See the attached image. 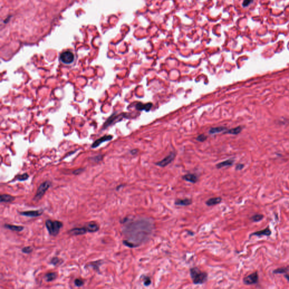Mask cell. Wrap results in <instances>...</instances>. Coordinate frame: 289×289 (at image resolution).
I'll use <instances>...</instances> for the list:
<instances>
[{"label": "cell", "mask_w": 289, "mask_h": 289, "mask_svg": "<svg viewBox=\"0 0 289 289\" xmlns=\"http://www.w3.org/2000/svg\"><path fill=\"white\" fill-rule=\"evenodd\" d=\"M222 201L221 197H213L210 198L205 202V205L208 206H213L220 204Z\"/></svg>", "instance_id": "16"}, {"label": "cell", "mask_w": 289, "mask_h": 289, "mask_svg": "<svg viewBox=\"0 0 289 289\" xmlns=\"http://www.w3.org/2000/svg\"><path fill=\"white\" fill-rule=\"evenodd\" d=\"M84 169H81V168H80V169H77V170H75V171H74L73 172V174H74V175H79V174H81V173H82V172H83L84 171Z\"/></svg>", "instance_id": "35"}, {"label": "cell", "mask_w": 289, "mask_h": 289, "mask_svg": "<svg viewBox=\"0 0 289 289\" xmlns=\"http://www.w3.org/2000/svg\"><path fill=\"white\" fill-rule=\"evenodd\" d=\"M242 131V128L241 127H237L234 128H232L230 130H228L227 132H225V133H228L231 135H237L239 133Z\"/></svg>", "instance_id": "24"}, {"label": "cell", "mask_w": 289, "mask_h": 289, "mask_svg": "<svg viewBox=\"0 0 289 289\" xmlns=\"http://www.w3.org/2000/svg\"><path fill=\"white\" fill-rule=\"evenodd\" d=\"M122 186H123V185H120V186H118V187L116 188V189H117V190H119V189H120V188H122Z\"/></svg>", "instance_id": "39"}, {"label": "cell", "mask_w": 289, "mask_h": 289, "mask_svg": "<svg viewBox=\"0 0 289 289\" xmlns=\"http://www.w3.org/2000/svg\"><path fill=\"white\" fill-rule=\"evenodd\" d=\"M191 278L194 284L202 285L205 283L208 279V274L201 271L197 267H193L190 269Z\"/></svg>", "instance_id": "2"}, {"label": "cell", "mask_w": 289, "mask_h": 289, "mask_svg": "<svg viewBox=\"0 0 289 289\" xmlns=\"http://www.w3.org/2000/svg\"><path fill=\"white\" fill-rule=\"evenodd\" d=\"M42 213H43L42 210H35V211H27L21 212H20V214L27 217H35L41 215Z\"/></svg>", "instance_id": "9"}, {"label": "cell", "mask_w": 289, "mask_h": 289, "mask_svg": "<svg viewBox=\"0 0 289 289\" xmlns=\"http://www.w3.org/2000/svg\"><path fill=\"white\" fill-rule=\"evenodd\" d=\"M88 232V230L86 227L82 228H75L72 229L69 231V233L73 236H79L83 235Z\"/></svg>", "instance_id": "12"}, {"label": "cell", "mask_w": 289, "mask_h": 289, "mask_svg": "<svg viewBox=\"0 0 289 289\" xmlns=\"http://www.w3.org/2000/svg\"><path fill=\"white\" fill-rule=\"evenodd\" d=\"M74 283H75V285H76V286H77V287H81V286H82L84 285V281L82 280H80V279H79V278L76 279L75 280Z\"/></svg>", "instance_id": "33"}, {"label": "cell", "mask_w": 289, "mask_h": 289, "mask_svg": "<svg viewBox=\"0 0 289 289\" xmlns=\"http://www.w3.org/2000/svg\"><path fill=\"white\" fill-rule=\"evenodd\" d=\"M289 271V266L287 267H282V268H279L276 269H274L273 271V273L274 274H283L288 272Z\"/></svg>", "instance_id": "23"}, {"label": "cell", "mask_w": 289, "mask_h": 289, "mask_svg": "<svg viewBox=\"0 0 289 289\" xmlns=\"http://www.w3.org/2000/svg\"><path fill=\"white\" fill-rule=\"evenodd\" d=\"M244 167V165L243 164H238L236 166V170H241Z\"/></svg>", "instance_id": "36"}, {"label": "cell", "mask_w": 289, "mask_h": 289, "mask_svg": "<svg viewBox=\"0 0 289 289\" xmlns=\"http://www.w3.org/2000/svg\"><path fill=\"white\" fill-rule=\"evenodd\" d=\"M50 185H51V183L49 181H46L45 182L42 183L38 187L36 194L34 197V199L35 200H38L41 199L44 195L45 193L49 188Z\"/></svg>", "instance_id": "4"}, {"label": "cell", "mask_w": 289, "mask_h": 289, "mask_svg": "<svg viewBox=\"0 0 289 289\" xmlns=\"http://www.w3.org/2000/svg\"><path fill=\"white\" fill-rule=\"evenodd\" d=\"M62 263V261L61 260V259H59L57 257H54L50 261V264L53 265L54 266H57L58 265H59V264H61Z\"/></svg>", "instance_id": "27"}, {"label": "cell", "mask_w": 289, "mask_h": 289, "mask_svg": "<svg viewBox=\"0 0 289 289\" xmlns=\"http://www.w3.org/2000/svg\"><path fill=\"white\" fill-rule=\"evenodd\" d=\"M284 276H285V277L289 281V274H285Z\"/></svg>", "instance_id": "38"}, {"label": "cell", "mask_w": 289, "mask_h": 289, "mask_svg": "<svg viewBox=\"0 0 289 289\" xmlns=\"http://www.w3.org/2000/svg\"><path fill=\"white\" fill-rule=\"evenodd\" d=\"M252 2H253V0H244V2L242 3V5L244 7H247Z\"/></svg>", "instance_id": "34"}, {"label": "cell", "mask_w": 289, "mask_h": 289, "mask_svg": "<svg viewBox=\"0 0 289 289\" xmlns=\"http://www.w3.org/2000/svg\"><path fill=\"white\" fill-rule=\"evenodd\" d=\"M234 162V160L233 159H230L225 160L224 162H220L218 164H216V167L218 169H220L221 168L225 167H229L232 166Z\"/></svg>", "instance_id": "17"}, {"label": "cell", "mask_w": 289, "mask_h": 289, "mask_svg": "<svg viewBox=\"0 0 289 289\" xmlns=\"http://www.w3.org/2000/svg\"><path fill=\"white\" fill-rule=\"evenodd\" d=\"M121 116V115H116L113 114L107 120L106 123L104 124V128H106L107 127H108L109 125H110L112 123H113L115 121H116L120 116Z\"/></svg>", "instance_id": "18"}, {"label": "cell", "mask_w": 289, "mask_h": 289, "mask_svg": "<svg viewBox=\"0 0 289 289\" xmlns=\"http://www.w3.org/2000/svg\"><path fill=\"white\" fill-rule=\"evenodd\" d=\"M29 177V176L27 174V173H25L23 175H19L18 176V180L19 181H25L26 180H27Z\"/></svg>", "instance_id": "30"}, {"label": "cell", "mask_w": 289, "mask_h": 289, "mask_svg": "<svg viewBox=\"0 0 289 289\" xmlns=\"http://www.w3.org/2000/svg\"><path fill=\"white\" fill-rule=\"evenodd\" d=\"M152 103H147L146 104H144L141 102H138L137 103V105H136V108L138 111H143L145 110L146 111H149L150 109L152 107Z\"/></svg>", "instance_id": "14"}, {"label": "cell", "mask_w": 289, "mask_h": 289, "mask_svg": "<svg viewBox=\"0 0 289 289\" xmlns=\"http://www.w3.org/2000/svg\"><path fill=\"white\" fill-rule=\"evenodd\" d=\"M45 225L50 235L56 236L59 233L60 229L63 227V224L59 221H46Z\"/></svg>", "instance_id": "3"}, {"label": "cell", "mask_w": 289, "mask_h": 289, "mask_svg": "<svg viewBox=\"0 0 289 289\" xmlns=\"http://www.w3.org/2000/svg\"><path fill=\"white\" fill-rule=\"evenodd\" d=\"M183 180L189 182V183H195L198 181V176L194 174H188L183 175L182 177Z\"/></svg>", "instance_id": "10"}, {"label": "cell", "mask_w": 289, "mask_h": 289, "mask_svg": "<svg viewBox=\"0 0 289 289\" xmlns=\"http://www.w3.org/2000/svg\"><path fill=\"white\" fill-rule=\"evenodd\" d=\"M175 157H176V152H172L166 157H165L163 159L156 163L155 164L160 167H165L174 160Z\"/></svg>", "instance_id": "5"}, {"label": "cell", "mask_w": 289, "mask_h": 289, "mask_svg": "<svg viewBox=\"0 0 289 289\" xmlns=\"http://www.w3.org/2000/svg\"><path fill=\"white\" fill-rule=\"evenodd\" d=\"M123 244L125 246H127V247H128L130 248H135V247H137V245H136L135 244H133V243H132L131 242H130L128 240H124L123 241Z\"/></svg>", "instance_id": "28"}, {"label": "cell", "mask_w": 289, "mask_h": 289, "mask_svg": "<svg viewBox=\"0 0 289 289\" xmlns=\"http://www.w3.org/2000/svg\"><path fill=\"white\" fill-rule=\"evenodd\" d=\"M193 200L191 199L185 198L183 199H177L175 201V205L178 206H188L192 204Z\"/></svg>", "instance_id": "13"}, {"label": "cell", "mask_w": 289, "mask_h": 289, "mask_svg": "<svg viewBox=\"0 0 289 289\" xmlns=\"http://www.w3.org/2000/svg\"><path fill=\"white\" fill-rule=\"evenodd\" d=\"M244 283L246 285H254L258 283L259 275L258 272H255L245 277L243 280Z\"/></svg>", "instance_id": "6"}, {"label": "cell", "mask_w": 289, "mask_h": 289, "mask_svg": "<svg viewBox=\"0 0 289 289\" xmlns=\"http://www.w3.org/2000/svg\"><path fill=\"white\" fill-rule=\"evenodd\" d=\"M74 55L70 51H66L61 54L60 56L61 61L64 64H71L74 61Z\"/></svg>", "instance_id": "7"}, {"label": "cell", "mask_w": 289, "mask_h": 289, "mask_svg": "<svg viewBox=\"0 0 289 289\" xmlns=\"http://www.w3.org/2000/svg\"><path fill=\"white\" fill-rule=\"evenodd\" d=\"M15 200V197L8 194H2L1 195V202L10 203Z\"/></svg>", "instance_id": "19"}, {"label": "cell", "mask_w": 289, "mask_h": 289, "mask_svg": "<svg viewBox=\"0 0 289 289\" xmlns=\"http://www.w3.org/2000/svg\"><path fill=\"white\" fill-rule=\"evenodd\" d=\"M207 137L205 136L204 134H202V135H199L198 137H197L196 140L199 142H204L205 140H207Z\"/></svg>", "instance_id": "32"}, {"label": "cell", "mask_w": 289, "mask_h": 289, "mask_svg": "<svg viewBox=\"0 0 289 289\" xmlns=\"http://www.w3.org/2000/svg\"><path fill=\"white\" fill-rule=\"evenodd\" d=\"M4 227L14 232H21L24 229V227L22 226H18L11 224H5L4 225Z\"/></svg>", "instance_id": "20"}, {"label": "cell", "mask_w": 289, "mask_h": 289, "mask_svg": "<svg viewBox=\"0 0 289 289\" xmlns=\"http://www.w3.org/2000/svg\"><path fill=\"white\" fill-rule=\"evenodd\" d=\"M113 139V136L111 135H105L103 137H101L99 139L97 140L96 141L91 145L92 148H96L98 147L99 145L104 142H106L108 141H110Z\"/></svg>", "instance_id": "8"}, {"label": "cell", "mask_w": 289, "mask_h": 289, "mask_svg": "<svg viewBox=\"0 0 289 289\" xmlns=\"http://www.w3.org/2000/svg\"><path fill=\"white\" fill-rule=\"evenodd\" d=\"M188 233H189V234H190V235H191V236H193V234H194V233H193V232H190V231H188Z\"/></svg>", "instance_id": "40"}, {"label": "cell", "mask_w": 289, "mask_h": 289, "mask_svg": "<svg viewBox=\"0 0 289 289\" xmlns=\"http://www.w3.org/2000/svg\"><path fill=\"white\" fill-rule=\"evenodd\" d=\"M144 221H138L131 223L126 225L123 229L124 233L129 238V241L135 244L138 247L143 242L146 241L147 239L151 235L152 232V223L150 221H148L147 223L142 226Z\"/></svg>", "instance_id": "1"}, {"label": "cell", "mask_w": 289, "mask_h": 289, "mask_svg": "<svg viewBox=\"0 0 289 289\" xmlns=\"http://www.w3.org/2000/svg\"><path fill=\"white\" fill-rule=\"evenodd\" d=\"M226 130V128L224 127H213L211 128L210 130H209V133L210 134H215L217 133H220L224 130Z\"/></svg>", "instance_id": "22"}, {"label": "cell", "mask_w": 289, "mask_h": 289, "mask_svg": "<svg viewBox=\"0 0 289 289\" xmlns=\"http://www.w3.org/2000/svg\"><path fill=\"white\" fill-rule=\"evenodd\" d=\"M85 227L88 230V232H91V233L96 232L99 230V229L98 225L93 221L89 222Z\"/></svg>", "instance_id": "15"}, {"label": "cell", "mask_w": 289, "mask_h": 289, "mask_svg": "<svg viewBox=\"0 0 289 289\" xmlns=\"http://www.w3.org/2000/svg\"><path fill=\"white\" fill-rule=\"evenodd\" d=\"M272 234V232L270 230L269 227H268L264 229L263 230H261L260 231L255 232L254 233H251L250 236V237L251 236H258V237H262V236H270Z\"/></svg>", "instance_id": "11"}, {"label": "cell", "mask_w": 289, "mask_h": 289, "mask_svg": "<svg viewBox=\"0 0 289 289\" xmlns=\"http://www.w3.org/2000/svg\"><path fill=\"white\" fill-rule=\"evenodd\" d=\"M102 264V262L101 260H98L96 261H94L91 263H90V266L92 267L94 269L97 271V272H99V266Z\"/></svg>", "instance_id": "25"}, {"label": "cell", "mask_w": 289, "mask_h": 289, "mask_svg": "<svg viewBox=\"0 0 289 289\" xmlns=\"http://www.w3.org/2000/svg\"><path fill=\"white\" fill-rule=\"evenodd\" d=\"M137 152H138V150H137V149H135V150H132V151L130 152H131V154H132V155H135V154H137Z\"/></svg>", "instance_id": "37"}, {"label": "cell", "mask_w": 289, "mask_h": 289, "mask_svg": "<svg viewBox=\"0 0 289 289\" xmlns=\"http://www.w3.org/2000/svg\"><path fill=\"white\" fill-rule=\"evenodd\" d=\"M57 276V275L56 273L50 272V273H46L45 275V278L46 281L47 282L52 281L56 279Z\"/></svg>", "instance_id": "21"}, {"label": "cell", "mask_w": 289, "mask_h": 289, "mask_svg": "<svg viewBox=\"0 0 289 289\" xmlns=\"http://www.w3.org/2000/svg\"><path fill=\"white\" fill-rule=\"evenodd\" d=\"M143 281H144V284L145 286H149L152 283L151 279L148 276H145V277H144V278H143Z\"/></svg>", "instance_id": "29"}, {"label": "cell", "mask_w": 289, "mask_h": 289, "mask_svg": "<svg viewBox=\"0 0 289 289\" xmlns=\"http://www.w3.org/2000/svg\"><path fill=\"white\" fill-rule=\"evenodd\" d=\"M264 218V215L262 214H255L251 217V220L253 222H258Z\"/></svg>", "instance_id": "26"}, {"label": "cell", "mask_w": 289, "mask_h": 289, "mask_svg": "<svg viewBox=\"0 0 289 289\" xmlns=\"http://www.w3.org/2000/svg\"><path fill=\"white\" fill-rule=\"evenodd\" d=\"M32 251H33V249L30 246L24 247L22 249V251L24 254H30Z\"/></svg>", "instance_id": "31"}]
</instances>
